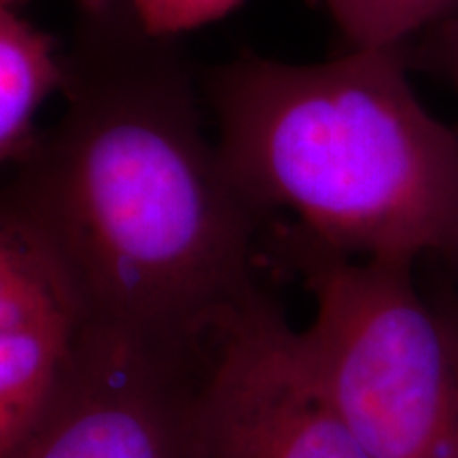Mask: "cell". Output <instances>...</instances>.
<instances>
[{
	"instance_id": "cell-1",
	"label": "cell",
	"mask_w": 458,
	"mask_h": 458,
	"mask_svg": "<svg viewBox=\"0 0 458 458\" xmlns=\"http://www.w3.org/2000/svg\"><path fill=\"white\" fill-rule=\"evenodd\" d=\"M66 108L0 202L51 263L79 323L196 354L255 295L259 213L206 136L185 66L128 7L89 13Z\"/></svg>"
},
{
	"instance_id": "cell-2",
	"label": "cell",
	"mask_w": 458,
	"mask_h": 458,
	"mask_svg": "<svg viewBox=\"0 0 458 458\" xmlns=\"http://www.w3.org/2000/svg\"><path fill=\"white\" fill-rule=\"evenodd\" d=\"M408 66L401 47L221 68L216 147L257 213L284 210L308 242L354 259L458 261V136Z\"/></svg>"
},
{
	"instance_id": "cell-3",
	"label": "cell",
	"mask_w": 458,
	"mask_h": 458,
	"mask_svg": "<svg viewBox=\"0 0 458 458\" xmlns=\"http://www.w3.org/2000/svg\"><path fill=\"white\" fill-rule=\"evenodd\" d=\"M314 295L303 357L369 458H458L448 317L418 293L414 263L354 259L300 240Z\"/></svg>"
},
{
	"instance_id": "cell-4",
	"label": "cell",
	"mask_w": 458,
	"mask_h": 458,
	"mask_svg": "<svg viewBox=\"0 0 458 458\" xmlns=\"http://www.w3.org/2000/svg\"><path fill=\"white\" fill-rule=\"evenodd\" d=\"M191 458H369L303 357L300 331L261 291L204 344Z\"/></svg>"
},
{
	"instance_id": "cell-5",
	"label": "cell",
	"mask_w": 458,
	"mask_h": 458,
	"mask_svg": "<svg viewBox=\"0 0 458 458\" xmlns=\"http://www.w3.org/2000/svg\"><path fill=\"white\" fill-rule=\"evenodd\" d=\"M199 354L79 323L64 382L15 458H191Z\"/></svg>"
},
{
	"instance_id": "cell-6",
	"label": "cell",
	"mask_w": 458,
	"mask_h": 458,
	"mask_svg": "<svg viewBox=\"0 0 458 458\" xmlns=\"http://www.w3.org/2000/svg\"><path fill=\"white\" fill-rule=\"evenodd\" d=\"M77 327L0 331V458H15L54 403Z\"/></svg>"
},
{
	"instance_id": "cell-7",
	"label": "cell",
	"mask_w": 458,
	"mask_h": 458,
	"mask_svg": "<svg viewBox=\"0 0 458 458\" xmlns=\"http://www.w3.org/2000/svg\"><path fill=\"white\" fill-rule=\"evenodd\" d=\"M64 85V57L47 34L0 0V162L21 157L41 106Z\"/></svg>"
},
{
	"instance_id": "cell-8",
	"label": "cell",
	"mask_w": 458,
	"mask_h": 458,
	"mask_svg": "<svg viewBox=\"0 0 458 458\" xmlns=\"http://www.w3.org/2000/svg\"><path fill=\"white\" fill-rule=\"evenodd\" d=\"M77 323L72 297L51 263L0 216V331Z\"/></svg>"
},
{
	"instance_id": "cell-9",
	"label": "cell",
	"mask_w": 458,
	"mask_h": 458,
	"mask_svg": "<svg viewBox=\"0 0 458 458\" xmlns=\"http://www.w3.org/2000/svg\"><path fill=\"white\" fill-rule=\"evenodd\" d=\"M351 49H401L458 15V0H323Z\"/></svg>"
},
{
	"instance_id": "cell-10",
	"label": "cell",
	"mask_w": 458,
	"mask_h": 458,
	"mask_svg": "<svg viewBox=\"0 0 458 458\" xmlns=\"http://www.w3.org/2000/svg\"><path fill=\"white\" fill-rule=\"evenodd\" d=\"M240 3L242 0H125L142 30L165 41L223 20Z\"/></svg>"
},
{
	"instance_id": "cell-11",
	"label": "cell",
	"mask_w": 458,
	"mask_h": 458,
	"mask_svg": "<svg viewBox=\"0 0 458 458\" xmlns=\"http://www.w3.org/2000/svg\"><path fill=\"white\" fill-rule=\"evenodd\" d=\"M418 62L444 77L458 91V15L422 34Z\"/></svg>"
},
{
	"instance_id": "cell-12",
	"label": "cell",
	"mask_w": 458,
	"mask_h": 458,
	"mask_svg": "<svg viewBox=\"0 0 458 458\" xmlns=\"http://www.w3.org/2000/svg\"><path fill=\"white\" fill-rule=\"evenodd\" d=\"M450 331H452V344H454V357H456V374H458V314L448 317Z\"/></svg>"
}]
</instances>
